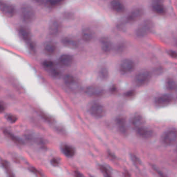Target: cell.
Masks as SVG:
<instances>
[{
    "label": "cell",
    "mask_w": 177,
    "mask_h": 177,
    "mask_svg": "<svg viewBox=\"0 0 177 177\" xmlns=\"http://www.w3.org/2000/svg\"><path fill=\"white\" fill-rule=\"evenodd\" d=\"M21 17L25 23H31L34 20L36 13L33 7L28 4H24L20 8Z\"/></svg>",
    "instance_id": "1"
},
{
    "label": "cell",
    "mask_w": 177,
    "mask_h": 177,
    "mask_svg": "<svg viewBox=\"0 0 177 177\" xmlns=\"http://www.w3.org/2000/svg\"><path fill=\"white\" fill-rule=\"evenodd\" d=\"M154 27V24L152 20H146L138 28L136 34L138 37L143 38L151 32Z\"/></svg>",
    "instance_id": "2"
},
{
    "label": "cell",
    "mask_w": 177,
    "mask_h": 177,
    "mask_svg": "<svg viewBox=\"0 0 177 177\" xmlns=\"http://www.w3.org/2000/svg\"><path fill=\"white\" fill-rule=\"evenodd\" d=\"M65 84L70 91L78 93L81 90V85L71 75H65L63 78Z\"/></svg>",
    "instance_id": "3"
},
{
    "label": "cell",
    "mask_w": 177,
    "mask_h": 177,
    "mask_svg": "<svg viewBox=\"0 0 177 177\" xmlns=\"http://www.w3.org/2000/svg\"><path fill=\"white\" fill-rule=\"evenodd\" d=\"M151 77L152 75L150 72L147 70H143L137 74L134 78V82L137 85L142 86L149 83Z\"/></svg>",
    "instance_id": "4"
},
{
    "label": "cell",
    "mask_w": 177,
    "mask_h": 177,
    "mask_svg": "<svg viewBox=\"0 0 177 177\" xmlns=\"http://www.w3.org/2000/svg\"><path fill=\"white\" fill-rule=\"evenodd\" d=\"M177 132L175 129L167 131L162 138L163 143L167 146H172L177 143Z\"/></svg>",
    "instance_id": "5"
},
{
    "label": "cell",
    "mask_w": 177,
    "mask_h": 177,
    "mask_svg": "<svg viewBox=\"0 0 177 177\" xmlns=\"http://www.w3.org/2000/svg\"><path fill=\"white\" fill-rule=\"evenodd\" d=\"M86 95L91 97H100L104 95V90L99 86H89L85 90Z\"/></svg>",
    "instance_id": "6"
},
{
    "label": "cell",
    "mask_w": 177,
    "mask_h": 177,
    "mask_svg": "<svg viewBox=\"0 0 177 177\" xmlns=\"http://www.w3.org/2000/svg\"><path fill=\"white\" fill-rule=\"evenodd\" d=\"M89 112L94 117L100 118L104 116L106 113V109L101 104L95 103L90 106Z\"/></svg>",
    "instance_id": "7"
},
{
    "label": "cell",
    "mask_w": 177,
    "mask_h": 177,
    "mask_svg": "<svg viewBox=\"0 0 177 177\" xmlns=\"http://www.w3.org/2000/svg\"><path fill=\"white\" fill-rule=\"evenodd\" d=\"M61 23L57 19H54L51 21L48 28L49 34L52 37H56L61 31Z\"/></svg>",
    "instance_id": "8"
},
{
    "label": "cell",
    "mask_w": 177,
    "mask_h": 177,
    "mask_svg": "<svg viewBox=\"0 0 177 177\" xmlns=\"http://www.w3.org/2000/svg\"><path fill=\"white\" fill-rule=\"evenodd\" d=\"M0 11L4 16L7 17H12L16 14V10L15 7L10 4H1Z\"/></svg>",
    "instance_id": "9"
},
{
    "label": "cell",
    "mask_w": 177,
    "mask_h": 177,
    "mask_svg": "<svg viewBox=\"0 0 177 177\" xmlns=\"http://www.w3.org/2000/svg\"><path fill=\"white\" fill-rule=\"evenodd\" d=\"M116 123L119 133L123 136H128L129 133V129L127 126L125 119L123 117H119L116 120Z\"/></svg>",
    "instance_id": "10"
},
{
    "label": "cell",
    "mask_w": 177,
    "mask_h": 177,
    "mask_svg": "<svg viewBox=\"0 0 177 177\" xmlns=\"http://www.w3.org/2000/svg\"><path fill=\"white\" fill-rule=\"evenodd\" d=\"M136 134L139 138L143 139H150L153 138L154 134L152 130L144 127L137 129Z\"/></svg>",
    "instance_id": "11"
},
{
    "label": "cell",
    "mask_w": 177,
    "mask_h": 177,
    "mask_svg": "<svg viewBox=\"0 0 177 177\" xmlns=\"http://www.w3.org/2000/svg\"><path fill=\"white\" fill-rule=\"evenodd\" d=\"M173 101V97L171 95H161L158 97L156 99V104L157 106L161 107H166L170 104Z\"/></svg>",
    "instance_id": "12"
},
{
    "label": "cell",
    "mask_w": 177,
    "mask_h": 177,
    "mask_svg": "<svg viewBox=\"0 0 177 177\" xmlns=\"http://www.w3.org/2000/svg\"><path fill=\"white\" fill-rule=\"evenodd\" d=\"M143 14L144 11L142 8H136L130 13L127 19L128 22H134L140 19Z\"/></svg>",
    "instance_id": "13"
},
{
    "label": "cell",
    "mask_w": 177,
    "mask_h": 177,
    "mask_svg": "<svg viewBox=\"0 0 177 177\" xmlns=\"http://www.w3.org/2000/svg\"><path fill=\"white\" fill-rule=\"evenodd\" d=\"M135 65L134 62L130 59H126L122 61L120 63V71L123 73H128L134 70Z\"/></svg>",
    "instance_id": "14"
},
{
    "label": "cell",
    "mask_w": 177,
    "mask_h": 177,
    "mask_svg": "<svg viewBox=\"0 0 177 177\" xmlns=\"http://www.w3.org/2000/svg\"><path fill=\"white\" fill-rule=\"evenodd\" d=\"M43 50L46 55H54L57 52V46L52 42L47 41L44 44Z\"/></svg>",
    "instance_id": "15"
},
{
    "label": "cell",
    "mask_w": 177,
    "mask_h": 177,
    "mask_svg": "<svg viewBox=\"0 0 177 177\" xmlns=\"http://www.w3.org/2000/svg\"><path fill=\"white\" fill-rule=\"evenodd\" d=\"M73 58L71 55L68 54H64L59 58L58 63L62 66L68 67L73 63Z\"/></svg>",
    "instance_id": "16"
},
{
    "label": "cell",
    "mask_w": 177,
    "mask_h": 177,
    "mask_svg": "<svg viewBox=\"0 0 177 177\" xmlns=\"http://www.w3.org/2000/svg\"><path fill=\"white\" fill-rule=\"evenodd\" d=\"M2 131L6 137L8 138V139H10L12 141L15 143L18 144V145H24L25 143L24 141L22 140V139L15 136L8 129L4 128L2 130Z\"/></svg>",
    "instance_id": "17"
},
{
    "label": "cell",
    "mask_w": 177,
    "mask_h": 177,
    "mask_svg": "<svg viewBox=\"0 0 177 177\" xmlns=\"http://www.w3.org/2000/svg\"><path fill=\"white\" fill-rule=\"evenodd\" d=\"M61 43L64 46L72 49L76 48L79 46L78 41L69 37H64L62 39Z\"/></svg>",
    "instance_id": "18"
},
{
    "label": "cell",
    "mask_w": 177,
    "mask_h": 177,
    "mask_svg": "<svg viewBox=\"0 0 177 177\" xmlns=\"http://www.w3.org/2000/svg\"><path fill=\"white\" fill-rule=\"evenodd\" d=\"M110 7L112 10L118 14H123L125 11V7L123 4L119 1H112L110 3Z\"/></svg>",
    "instance_id": "19"
},
{
    "label": "cell",
    "mask_w": 177,
    "mask_h": 177,
    "mask_svg": "<svg viewBox=\"0 0 177 177\" xmlns=\"http://www.w3.org/2000/svg\"><path fill=\"white\" fill-rule=\"evenodd\" d=\"M101 49L104 52H110L112 48V45L109 39L107 37H102L100 40Z\"/></svg>",
    "instance_id": "20"
},
{
    "label": "cell",
    "mask_w": 177,
    "mask_h": 177,
    "mask_svg": "<svg viewBox=\"0 0 177 177\" xmlns=\"http://www.w3.org/2000/svg\"><path fill=\"white\" fill-rule=\"evenodd\" d=\"M144 123H145V120L144 118L139 115L134 116L131 120V125L136 130L143 127Z\"/></svg>",
    "instance_id": "21"
},
{
    "label": "cell",
    "mask_w": 177,
    "mask_h": 177,
    "mask_svg": "<svg viewBox=\"0 0 177 177\" xmlns=\"http://www.w3.org/2000/svg\"><path fill=\"white\" fill-rule=\"evenodd\" d=\"M18 33L21 38L25 41H29L31 38V32L28 28L21 26L18 28Z\"/></svg>",
    "instance_id": "22"
},
{
    "label": "cell",
    "mask_w": 177,
    "mask_h": 177,
    "mask_svg": "<svg viewBox=\"0 0 177 177\" xmlns=\"http://www.w3.org/2000/svg\"><path fill=\"white\" fill-rule=\"evenodd\" d=\"M61 151L66 157H72L75 154V149L71 146L68 144H63L61 147Z\"/></svg>",
    "instance_id": "23"
},
{
    "label": "cell",
    "mask_w": 177,
    "mask_h": 177,
    "mask_svg": "<svg viewBox=\"0 0 177 177\" xmlns=\"http://www.w3.org/2000/svg\"><path fill=\"white\" fill-rule=\"evenodd\" d=\"M152 10L154 13L159 15H164L166 10L162 4L157 2L152 5Z\"/></svg>",
    "instance_id": "24"
},
{
    "label": "cell",
    "mask_w": 177,
    "mask_h": 177,
    "mask_svg": "<svg viewBox=\"0 0 177 177\" xmlns=\"http://www.w3.org/2000/svg\"><path fill=\"white\" fill-rule=\"evenodd\" d=\"M81 36H82V38L84 41L89 42L91 41L93 39V33L90 29H84L82 32Z\"/></svg>",
    "instance_id": "25"
},
{
    "label": "cell",
    "mask_w": 177,
    "mask_h": 177,
    "mask_svg": "<svg viewBox=\"0 0 177 177\" xmlns=\"http://www.w3.org/2000/svg\"><path fill=\"white\" fill-rule=\"evenodd\" d=\"M166 86L168 91L170 92H175L177 88V84L175 80L172 78H167L166 82Z\"/></svg>",
    "instance_id": "26"
},
{
    "label": "cell",
    "mask_w": 177,
    "mask_h": 177,
    "mask_svg": "<svg viewBox=\"0 0 177 177\" xmlns=\"http://www.w3.org/2000/svg\"><path fill=\"white\" fill-rule=\"evenodd\" d=\"M1 162L2 167H3L7 172V175L8 177H16L8 161L6 160H2Z\"/></svg>",
    "instance_id": "27"
},
{
    "label": "cell",
    "mask_w": 177,
    "mask_h": 177,
    "mask_svg": "<svg viewBox=\"0 0 177 177\" xmlns=\"http://www.w3.org/2000/svg\"><path fill=\"white\" fill-rule=\"evenodd\" d=\"M100 78L103 81H107L109 79V73L108 71V68L106 66H102L100 70L99 71Z\"/></svg>",
    "instance_id": "28"
},
{
    "label": "cell",
    "mask_w": 177,
    "mask_h": 177,
    "mask_svg": "<svg viewBox=\"0 0 177 177\" xmlns=\"http://www.w3.org/2000/svg\"><path fill=\"white\" fill-rule=\"evenodd\" d=\"M42 65L45 69L51 70L54 69V67L55 66V63L51 60H45L42 63Z\"/></svg>",
    "instance_id": "29"
},
{
    "label": "cell",
    "mask_w": 177,
    "mask_h": 177,
    "mask_svg": "<svg viewBox=\"0 0 177 177\" xmlns=\"http://www.w3.org/2000/svg\"><path fill=\"white\" fill-rule=\"evenodd\" d=\"M63 2L62 1L60 0H50L48 1V5L51 7H58Z\"/></svg>",
    "instance_id": "30"
},
{
    "label": "cell",
    "mask_w": 177,
    "mask_h": 177,
    "mask_svg": "<svg viewBox=\"0 0 177 177\" xmlns=\"http://www.w3.org/2000/svg\"><path fill=\"white\" fill-rule=\"evenodd\" d=\"M99 169L101 171V172L104 174L105 177H112L109 170L105 166H102V165L100 166Z\"/></svg>",
    "instance_id": "31"
},
{
    "label": "cell",
    "mask_w": 177,
    "mask_h": 177,
    "mask_svg": "<svg viewBox=\"0 0 177 177\" xmlns=\"http://www.w3.org/2000/svg\"><path fill=\"white\" fill-rule=\"evenodd\" d=\"M51 75L52 76H54V78H60L61 75V72L60 71V70L54 68L51 71Z\"/></svg>",
    "instance_id": "32"
},
{
    "label": "cell",
    "mask_w": 177,
    "mask_h": 177,
    "mask_svg": "<svg viewBox=\"0 0 177 177\" xmlns=\"http://www.w3.org/2000/svg\"><path fill=\"white\" fill-rule=\"evenodd\" d=\"M7 119L9 122H11V123H15L17 122L18 119L16 116L13 114H8L7 116Z\"/></svg>",
    "instance_id": "33"
},
{
    "label": "cell",
    "mask_w": 177,
    "mask_h": 177,
    "mask_svg": "<svg viewBox=\"0 0 177 177\" xmlns=\"http://www.w3.org/2000/svg\"><path fill=\"white\" fill-rule=\"evenodd\" d=\"M29 170H30L31 172H32L33 174H35V175H38V176L42 177V176L43 175L41 172H40V171L38 170L37 168H35V167L29 168Z\"/></svg>",
    "instance_id": "34"
},
{
    "label": "cell",
    "mask_w": 177,
    "mask_h": 177,
    "mask_svg": "<svg viewBox=\"0 0 177 177\" xmlns=\"http://www.w3.org/2000/svg\"><path fill=\"white\" fill-rule=\"evenodd\" d=\"M40 116H41L42 117H43V119H44L45 120H46L47 122L52 123L54 121L52 118H51V117H49V116H47L46 114H45L42 112H40Z\"/></svg>",
    "instance_id": "35"
},
{
    "label": "cell",
    "mask_w": 177,
    "mask_h": 177,
    "mask_svg": "<svg viewBox=\"0 0 177 177\" xmlns=\"http://www.w3.org/2000/svg\"><path fill=\"white\" fill-rule=\"evenodd\" d=\"M135 95H136V92H135L134 90H129V91L126 92L125 93L124 96L126 98H131L134 97L135 96Z\"/></svg>",
    "instance_id": "36"
},
{
    "label": "cell",
    "mask_w": 177,
    "mask_h": 177,
    "mask_svg": "<svg viewBox=\"0 0 177 177\" xmlns=\"http://www.w3.org/2000/svg\"><path fill=\"white\" fill-rule=\"evenodd\" d=\"M25 138L26 140H27L29 142H32V141H34V138L33 137V135L30 134V133H28V134H25Z\"/></svg>",
    "instance_id": "37"
},
{
    "label": "cell",
    "mask_w": 177,
    "mask_h": 177,
    "mask_svg": "<svg viewBox=\"0 0 177 177\" xmlns=\"http://www.w3.org/2000/svg\"><path fill=\"white\" fill-rule=\"evenodd\" d=\"M51 164L54 166H58L59 164V160L56 157L52 158L51 161Z\"/></svg>",
    "instance_id": "38"
},
{
    "label": "cell",
    "mask_w": 177,
    "mask_h": 177,
    "mask_svg": "<svg viewBox=\"0 0 177 177\" xmlns=\"http://www.w3.org/2000/svg\"><path fill=\"white\" fill-rule=\"evenodd\" d=\"M29 49L31 52L33 53H34L35 51V45L33 43H30L29 44Z\"/></svg>",
    "instance_id": "39"
},
{
    "label": "cell",
    "mask_w": 177,
    "mask_h": 177,
    "mask_svg": "<svg viewBox=\"0 0 177 177\" xmlns=\"http://www.w3.org/2000/svg\"><path fill=\"white\" fill-rule=\"evenodd\" d=\"M154 72H155V74H159V75H160L163 72V68L161 67V66L156 68V69H155Z\"/></svg>",
    "instance_id": "40"
},
{
    "label": "cell",
    "mask_w": 177,
    "mask_h": 177,
    "mask_svg": "<svg viewBox=\"0 0 177 177\" xmlns=\"http://www.w3.org/2000/svg\"><path fill=\"white\" fill-rule=\"evenodd\" d=\"M153 169L155 170V171L157 172V174H158L160 177H167V176L165 175L164 174H163V172L160 171V170H158V169H157V168L153 167Z\"/></svg>",
    "instance_id": "41"
},
{
    "label": "cell",
    "mask_w": 177,
    "mask_h": 177,
    "mask_svg": "<svg viewBox=\"0 0 177 177\" xmlns=\"http://www.w3.org/2000/svg\"><path fill=\"white\" fill-rule=\"evenodd\" d=\"M131 157H132V160H133V161L134 162V164H138L140 163L139 162V160H138V158L135 155H131Z\"/></svg>",
    "instance_id": "42"
},
{
    "label": "cell",
    "mask_w": 177,
    "mask_h": 177,
    "mask_svg": "<svg viewBox=\"0 0 177 177\" xmlns=\"http://www.w3.org/2000/svg\"><path fill=\"white\" fill-rule=\"evenodd\" d=\"M169 54V55L171 57L173 58H177V52H175V51H170Z\"/></svg>",
    "instance_id": "43"
},
{
    "label": "cell",
    "mask_w": 177,
    "mask_h": 177,
    "mask_svg": "<svg viewBox=\"0 0 177 177\" xmlns=\"http://www.w3.org/2000/svg\"><path fill=\"white\" fill-rule=\"evenodd\" d=\"M110 91L112 93H116L117 92V88L116 85H113L111 87L110 89Z\"/></svg>",
    "instance_id": "44"
},
{
    "label": "cell",
    "mask_w": 177,
    "mask_h": 177,
    "mask_svg": "<svg viewBox=\"0 0 177 177\" xmlns=\"http://www.w3.org/2000/svg\"><path fill=\"white\" fill-rule=\"evenodd\" d=\"M5 107L3 104L0 103V113L3 112L5 111Z\"/></svg>",
    "instance_id": "45"
},
{
    "label": "cell",
    "mask_w": 177,
    "mask_h": 177,
    "mask_svg": "<svg viewBox=\"0 0 177 177\" xmlns=\"http://www.w3.org/2000/svg\"><path fill=\"white\" fill-rule=\"evenodd\" d=\"M72 17V15L71 13H65V17L68 18H70Z\"/></svg>",
    "instance_id": "46"
},
{
    "label": "cell",
    "mask_w": 177,
    "mask_h": 177,
    "mask_svg": "<svg viewBox=\"0 0 177 177\" xmlns=\"http://www.w3.org/2000/svg\"><path fill=\"white\" fill-rule=\"evenodd\" d=\"M75 174V177H83L79 171H76Z\"/></svg>",
    "instance_id": "47"
}]
</instances>
